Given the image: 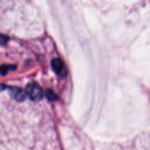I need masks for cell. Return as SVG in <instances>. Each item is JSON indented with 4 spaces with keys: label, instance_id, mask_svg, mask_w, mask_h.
Instances as JSON below:
<instances>
[{
    "label": "cell",
    "instance_id": "3",
    "mask_svg": "<svg viewBox=\"0 0 150 150\" xmlns=\"http://www.w3.org/2000/svg\"><path fill=\"white\" fill-rule=\"evenodd\" d=\"M9 94L13 99L16 100V101L21 102L23 101L26 99V93L23 89L18 87H10L9 88Z\"/></svg>",
    "mask_w": 150,
    "mask_h": 150
},
{
    "label": "cell",
    "instance_id": "6",
    "mask_svg": "<svg viewBox=\"0 0 150 150\" xmlns=\"http://www.w3.org/2000/svg\"><path fill=\"white\" fill-rule=\"evenodd\" d=\"M0 41H1V45L4 46V44H7V42L8 41V38H7L6 35H1V38H0Z\"/></svg>",
    "mask_w": 150,
    "mask_h": 150
},
{
    "label": "cell",
    "instance_id": "5",
    "mask_svg": "<svg viewBox=\"0 0 150 150\" xmlns=\"http://www.w3.org/2000/svg\"><path fill=\"white\" fill-rule=\"evenodd\" d=\"M12 66H3L1 67V74L4 75L5 74L7 73L9 70H11Z\"/></svg>",
    "mask_w": 150,
    "mask_h": 150
},
{
    "label": "cell",
    "instance_id": "2",
    "mask_svg": "<svg viewBox=\"0 0 150 150\" xmlns=\"http://www.w3.org/2000/svg\"><path fill=\"white\" fill-rule=\"evenodd\" d=\"M51 68L57 75L60 77H65L67 74V68L60 58H54L51 61Z\"/></svg>",
    "mask_w": 150,
    "mask_h": 150
},
{
    "label": "cell",
    "instance_id": "1",
    "mask_svg": "<svg viewBox=\"0 0 150 150\" xmlns=\"http://www.w3.org/2000/svg\"><path fill=\"white\" fill-rule=\"evenodd\" d=\"M25 91L26 93V95L33 101H39L43 98L44 93L42 89L36 82H33L28 84Z\"/></svg>",
    "mask_w": 150,
    "mask_h": 150
},
{
    "label": "cell",
    "instance_id": "4",
    "mask_svg": "<svg viewBox=\"0 0 150 150\" xmlns=\"http://www.w3.org/2000/svg\"><path fill=\"white\" fill-rule=\"evenodd\" d=\"M45 96H46L47 99L51 101H54L57 99V95H56L55 93H54L52 90H47L46 92H45Z\"/></svg>",
    "mask_w": 150,
    "mask_h": 150
}]
</instances>
